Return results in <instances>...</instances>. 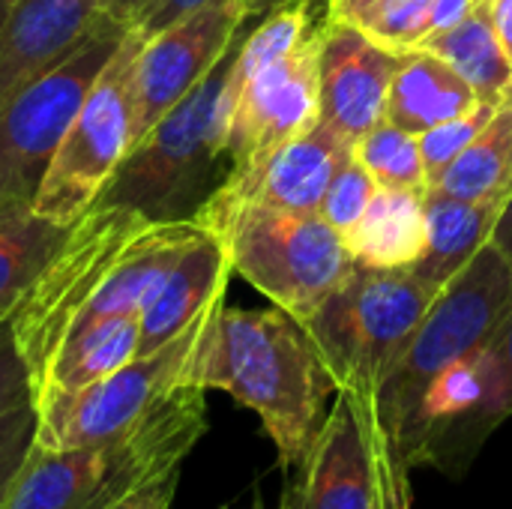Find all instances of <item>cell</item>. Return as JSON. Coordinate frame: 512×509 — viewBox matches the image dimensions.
I'll return each instance as SVG.
<instances>
[{
    "label": "cell",
    "instance_id": "1",
    "mask_svg": "<svg viewBox=\"0 0 512 509\" xmlns=\"http://www.w3.org/2000/svg\"><path fill=\"white\" fill-rule=\"evenodd\" d=\"M195 381L255 411L279 468L300 471L327 417L336 384L306 336L282 309L222 306L195 354Z\"/></svg>",
    "mask_w": 512,
    "mask_h": 509
},
{
    "label": "cell",
    "instance_id": "2",
    "mask_svg": "<svg viewBox=\"0 0 512 509\" xmlns=\"http://www.w3.org/2000/svg\"><path fill=\"white\" fill-rule=\"evenodd\" d=\"M246 27L210 75L147 129L93 204L126 207L150 222H195L225 183L231 126V66Z\"/></svg>",
    "mask_w": 512,
    "mask_h": 509
},
{
    "label": "cell",
    "instance_id": "3",
    "mask_svg": "<svg viewBox=\"0 0 512 509\" xmlns=\"http://www.w3.org/2000/svg\"><path fill=\"white\" fill-rule=\"evenodd\" d=\"M207 390L180 384L123 441L99 447H30L3 509H114L138 486L180 471L207 432Z\"/></svg>",
    "mask_w": 512,
    "mask_h": 509
},
{
    "label": "cell",
    "instance_id": "4",
    "mask_svg": "<svg viewBox=\"0 0 512 509\" xmlns=\"http://www.w3.org/2000/svg\"><path fill=\"white\" fill-rule=\"evenodd\" d=\"M512 303V261L492 243L435 297L405 354L396 360L378 393L372 414L393 450L408 459L429 387L459 360L489 342Z\"/></svg>",
    "mask_w": 512,
    "mask_h": 509
},
{
    "label": "cell",
    "instance_id": "5",
    "mask_svg": "<svg viewBox=\"0 0 512 509\" xmlns=\"http://www.w3.org/2000/svg\"><path fill=\"white\" fill-rule=\"evenodd\" d=\"M438 294L417 270L354 264L318 312L303 321L336 393L372 402Z\"/></svg>",
    "mask_w": 512,
    "mask_h": 509
},
{
    "label": "cell",
    "instance_id": "6",
    "mask_svg": "<svg viewBox=\"0 0 512 509\" xmlns=\"http://www.w3.org/2000/svg\"><path fill=\"white\" fill-rule=\"evenodd\" d=\"M195 222L225 243L237 276L300 324L318 312L354 267L342 234L318 213L243 201L204 207Z\"/></svg>",
    "mask_w": 512,
    "mask_h": 509
},
{
    "label": "cell",
    "instance_id": "7",
    "mask_svg": "<svg viewBox=\"0 0 512 509\" xmlns=\"http://www.w3.org/2000/svg\"><path fill=\"white\" fill-rule=\"evenodd\" d=\"M144 222L150 219L126 207L90 204V210L69 225L63 246L42 270V276L9 312L33 390L39 387L60 345L90 315L102 291L111 285L132 237Z\"/></svg>",
    "mask_w": 512,
    "mask_h": 509
},
{
    "label": "cell",
    "instance_id": "8",
    "mask_svg": "<svg viewBox=\"0 0 512 509\" xmlns=\"http://www.w3.org/2000/svg\"><path fill=\"white\" fill-rule=\"evenodd\" d=\"M225 297L213 300L180 336L153 354H141L123 369L81 390L45 393L33 399L36 441L45 450L99 447L138 432L150 414L186 381H195V354ZM198 384V381H195Z\"/></svg>",
    "mask_w": 512,
    "mask_h": 509
},
{
    "label": "cell",
    "instance_id": "9",
    "mask_svg": "<svg viewBox=\"0 0 512 509\" xmlns=\"http://www.w3.org/2000/svg\"><path fill=\"white\" fill-rule=\"evenodd\" d=\"M141 36L126 30L120 48L84 96L33 198V210L72 225L102 195L135 141V60Z\"/></svg>",
    "mask_w": 512,
    "mask_h": 509
},
{
    "label": "cell",
    "instance_id": "10",
    "mask_svg": "<svg viewBox=\"0 0 512 509\" xmlns=\"http://www.w3.org/2000/svg\"><path fill=\"white\" fill-rule=\"evenodd\" d=\"M512 417V303L483 348L450 366L426 393L411 471L468 474L486 441Z\"/></svg>",
    "mask_w": 512,
    "mask_h": 509
},
{
    "label": "cell",
    "instance_id": "11",
    "mask_svg": "<svg viewBox=\"0 0 512 509\" xmlns=\"http://www.w3.org/2000/svg\"><path fill=\"white\" fill-rule=\"evenodd\" d=\"M123 36L126 27L105 18L75 54L0 108V204L36 198L57 144Z\"/></svg>",
    "mask_w": 512,
    "mask_h": 509
},
{
    "label": "cell",
    "instance_id": "12",
    "mask_svg": "<svg viewBox=\"0 0 512 509\" xmlns=\"http://www.w3.org/2000/svg\"><path fill=\"white\" fill-rule=\"evenodd\" d=\"M321 24L324 15L297 48L261 66L246 81L228 78V90H231L228 177H240L252 171L273 150L318 126Z\"/></svg>",
    "mask_w": 512,
    "mask_h": 509
},
{
    "label": "cell",
    "instance_id": "13",
    "mask_svg": "<svg viewBox=\"0 0 512 509\" xmlns=\"http://www.w3.org/2000/svg\"><path fill=\"white\" fill-rule=\"evenodd\" d=\"M249 18L255 15L246 0H210L141 42L135 60V141L210 75Z\"/></svg>",
    "mask_w": 512,
    "mask_h": 509
},
{
    "label": "cell",
    "instance_id": "14",
    "mask_svg": "<svg viewBox=\"0 0 512 509\" xmlns=\"http://www.w3.org/2000/svg\"><path fill=\"white\" fill-rule=\"evenodd\" d=\"M402 57L405 54L369 39L357 24L324 18L318 57V123L348 144H357L366 132L384 123L390 84Z\"/></svg>",
    "mask_w": 512,
    "mask_h": 509
},
{
    "label": "cell",
    "instance_id": "15",
    "mask_svg": "<svg viewBox=\"0 0 512 509\" xmlns=\"http://www.w3.org/2000/svg\"><path fill=\"white\" fill-rule=\"evenodd\" d=\"M297 486L303 509H378V423L369 399L336 393Z\"/></svg>",
    "mask_w": 512,
    "mask_h": 509
},
{
    "label": "cell",
    "instance_id": "16",
    "mask_svg": "<svg viewBox=\"0 0 512 509\" xmlns=\"http://www.w3.org/2000/svg\"><path fill=\"white\" fill-rule=\"evenodd\" d=\"M351 153L354 144L342 141L336 132L318 123L306 135L273 150L252 171L240 177H228L204 207L249 201L288 213H318L330 189V180L336 177V171Z\"/></svg>",
    "mask_w": 512,
    "mask_h": 509
},
{
    "label": "cell",
    "instance_id": "17",
    "mask_svg": "<svg viewBox=\"0 0 512 509\" xmlns=\"http://www.w3.org/2000/svg\"><path fill=\"white\" fill-rule=\"evenodd\" d=\"M105 18L102 0H15L0 27V108L75 54Z\"/></svg>",
    "mask_w": 512,
    "mask_h": 509
},
{
    "label": "cell",
    "instance_id": "18",
    "mask_svg": "<svg viewBox=\"0 0 512 509\" xmlns=\"http://www.w3.org/2000/svg\"><path fill=\"white\" fill-rule=\"evenodd\" d=\"M234 267L225 243L204 231L192 249L177 261V267L165 276L156 297L141 312V342L138 357L153 354L180 336L213 300L225 297L228 279Z\"/></svg>",
    "mask_w": 512,
    "mask_h": 509
},
{
    "label": "cell",
    "instance_id": "19",
    "mask_svg": "<svg viewBox=\"0 0 512 509\" xmlns=\"http://www.w3.org/2000/svg\"><path fill=\"white\" fill-rule=\"evenodd\" d=\"M477 105V93L450 63L426 48H414L402 57L390 84L384 120L411 135H423L441 123L465 117Z\"/></svg>",
    "mask_w": 512,
    "mask_h": 509
},
{
    "label": "cell",
    "instance_id": "20",
    "mask_svg": "<svg viewBox=\"0 0 512 509\" xmlns=\"http://www.w3.org/2000/svg\"><path fill=\"white\" fill-rule=\"evenodd\" d=\"M354 264L411 270L426 252V192L378 189L360 222L342 234Z\"/></svg>",
    "mask_w": 512,
    "mask_h": 509
},
{
    "label": "cell",
    "instance_id": "21",
    "mask_svg": "<svg viewBox=\"0 0 512 509\" xmlns=\"http://www.w3.org/2000/svg\"><path fill=\"white\" fill-rule=\"evenodd\" d=\"M501 210V204L426 192V252L411 270L444 291L489 243Z\"/></svg>",
    "mask_w": 512,
    "mask_h": 509
},
{
    "label": "cell",
    "instance_id": "22",
    "mask_svg": "<svg viewBox=\"0 0 512 509\" xmlns=\"http://www.w3.org/2000/svg\"><path fill=\"white\" fill-rule=\"evenodd\" d=\"M420 48L450 63L486 105H501L512 96V60L495 27L489 3H477L456 27L429 36Z\"/></svg>",
    "mask_w": 512,
    "mask_h": 509
},
{
    "label": "cell",
    "instance_id": "23",
    "mask_svg": "<svg viewBox=\"0 0 512 509\" xmlns=\"http://www.w3.org/2000/svg\"><path fill=\"white\" fill-rule=\"evenodd\" d=\"M138 342H141V318H108L93 327H84L72 333L54 360L48 363L39 387L33 390V399L45 393H66V390H81L93 381L108 378L111 372L123 369L138 357Z\"/></svg>",
    "mask_w": 512,
    "mask_h": 509
},
{
    "label": "cell",
    "instance_id": "24",
    "mask_svg": "<svg viewBox=\"0 0 512 509\" xmlns=\"http://www.w3.org/2000/svg\"><path fill=\"white\" fill-rule=\"evenodd\" d=\"M69 234L66 222H54L33 210V201L0 204V312L33 288Z\"/></svg>",
    "mask_w": 512,
    "mask_h": 509
},
{
    "label": "cell",
    "instance_id": "25",
    "mask_svg": "<svg viewBox=\"0 0 512 509\" xmlns=\"http://www.w3.org/2000/svg\"><path fill=\"white\" fill-rule=\"evenodd\" d=\"M462 201L507 204L512 195V96L465 147V153L429 189Z\"/></svg>",
    "mask_w": 512,
    "mask_h": 509
},
{
    "label": "cell",
    "instance_id": "26",
    "mask_svg": "<svg viewBox=\"0 0 512 509\" xmlns=\"http://www.w3.org/2000/svg\"><path fill=\"white\" fill-rule=\"evenodd\" d=\"M354 156L375 177L378 189H417V192L429 189L417 135L387 120L354 144Z\"/></svg>",
    "mask_w": 512,
    "mask_h": 509
},
{
    "label": "cell",
    "instance_id": "27",
    "mask_svg": "<svg viewBox=\"0 0 512 509\" xmlns=\"http://www.w3.org/2000/svg\"><path fill=\"white\" fill-rule=\"evenodd\" d=\"M432 0H378L363 9L351 24H357L378 45L408 54L420 48L429 36Z\"/></svg>",
    "mask_w": 512,
    "mask_h": 509
},
{
    "label": "cell",
    "instance_id": "28",
    "mask_svg": "<svg viewBox=\"0 0 512 509\" xmlns=\"http://www.w3.org/2000/svg\"><path fill=\"white\" fill-rule=\"evenodd\" d=\"M498 105H486L480 102L474 111H468L465 117H456L450 123H441L423 135H417V144H420V153H423V165H426V186L432 189L444 171L465 153V147L480 135V129L495 117ZM426 189V192H429Z\"/></svg>",
    "mask_w": 512,
    "mask_h": 509
},
{
    "label": "cell",
    "instance_id": "29",
    "mask_svg": "<svg viewBox=\"0 0 512 509\" xmlns=\"http://www.w3.org/2000/svg\"><path fill=\"white\" fill-rule=\"evenodd\" d=\"M375 192H378L375 177H372V174L360 165V159L351 153V156L342 162V168L336 171V177L330 180V189H327V195H324V201H321L318 216H321L330 228H336L339 234H348V231L360 222V216L366 213V207L372 204Z\"/></svg>",
    "mask_w": 512,
    "mask_h": 509
},
{
    "label": "cell",
    "instance_id": "30",
    "mask_svg": "<svg viewBox=\"0 0 512 509\" xmlns=\"http://www.w3.org/2000/svg\"><path fill=\"white\" fill-rule=\"evenodd\" d=\"M36 441V408L33 402L12 408L0 417V509L6 504V495Z\"/></svg>",
    "mask_w": 512,
    "mask_h": 509
},
{
    "label": "cell",
    "instance_id": "31",
    "mask_svg": "<svg viewBox=\"0 0 512 509\" xmlns=\"http://www.w3.org/2000/svg\"><path fill=\"white\" fill-rule=\"evenodd\" d=\"M27 402H33V381H30V369L18 351L12 321L6 315L0 321V417Z\"/></svg>",
    "mask_w": 512,
    "mask_h": 509
},
{
    "label": "cell",
    "instance_id": "32",
    "mask_svg": "<svg viewBox=\"0 0 512 509\" xmlns=\"http://www.w3.org/2000/svg\"><path fill=\"white\" fill-rule=\"evenodd\" d=\"M378 509H414L411 468L378 429Z\"/></svg>",
    "mask_w": 512,
    "mask_h": 509
},
{
    "label": "cell",
    "instance_id": "33",
    "mask_svg": "<svg viewBox=\"0 0 512 509\" xmlns=\"http://www.w3.org/2000/svg\"><path fill=\"white\" fill-rule=\"evenodd\" d=\"M207 3L210 0H141L129 18V30H135L141 39H150Z\"/></svg>",
    "mask_w": 512,
    "mask_h": 509
},
{
    "label": "cell",
    "instance_id": "34",
    "mask_svg": "<svg viewBox=\"0 0 512 509\" xmlns=\"http://www.w3.org/2000/svg\"><path fill=\"white\" fill-rule=\"evenodd\" d=\"M177 480H180V471L162 474V477L138 486L135 492H129L114 509H168L174 501V492H177Z\"/></svg>",
    "mask_w": 512,
    "mask_h": 509
},
{
    "label": "cell",
    "instance_id": "35",
    "mask_svg": "<svg viewBox=\"0 0 512 509\" xmlns=\"http://www.w3.org/2000/svg\"><path fill=\"white\" fill-rule=\"evenodd\" d=\"M477 6V0H432V15H429V36L456 27L471 9ZM426 36V39H429Z\"/></svg>",
    "mask_w": 512,
    "mask_h": 509
},
{
    "label": "cell",
    "instance_id": "36",
    "mask_svg": "<svg viewBox=\"0 0 512 509\" xmlns=\"http://www.w3.org/2000/svg\"><path fill=\"white\" fill-rule=\"evenodd\" d=\"M489 243H492V246H498V249H501V252H504V255L512 261V195H510V201L504 204V210H501V216H498L495 228H492Z\"/></svg>",
    "mask_w": 512,
    "mask_h": 509
},
{
    "label": "cell",
    "instance_id": "37",
    "mask_svg": "<svg viewBox=\"0 0 512 509\" xmlns=\"http://www.w3.org/2000/svg\"><path fill=\"white\" fill-rule=\"evenodd\" d=\"M372 3H378V0H327L324 18H330V21H354Z\"/></svg>",
    "mask_w": 512,
    "mask_h": 509
},
{
    "label": "cell",
    "instance_id": "38",
    "mask_svg": "<svg viewBox=\"0 0 512 509\" xmlns=\"http://www.w3.org/2000/svg\"><path fill=\"white\" fill-rule=\"evenodd\" d=\"M492 15H495V27H498V36L504 42V51L512 60V0H495L492 3Z\"/></svg>",
    "mask_w": 512,
    "mask_h": 509
},
{
    "label": "cell",
    "instance_id": "39",
    "mask_svg": "<svg viewBox=\"0 0 512 509\" xmlns=\"http://www.w3.org/2000/svg\"><path fill=\"white\" fill-rule=\"evenodd\" d=\"M138 3H141V0H102V12L129 30V18H132V12L138 9Z\"/></svg>",
    "mask_w": 512,
    "mask_h": 509
},
{
    "label": "cell",
    "instance_id": "40",
    "mask_svg": "<svg viewBox=\"0 0 512 509\" xmlns=\"http://www.w3.org/2000/svg\"><path fill=\"white\" fill-rule=\"evenodd\" d=\"M285 3H291V0H246V6H249V12L255 18H264L267 12H273V9H279Z\"/></svg>",
    "mask_w": 512,
    "mask_h": 509
},
{
    "label": "cell",
    "instance_id": "41",
    "mask_svg": "<svg viewBox=\"0 0 512 509\" xmlns=\"http://www.w3.org/2000/svg\"><path fill=\"white\" fill-rule=\"evenodd\" d=\"M279 509H303V501H300V486H297V480L285 486V492H282V501H279Z\"/></svg>",
    "mask_w": 512,
    "mask_h": 509
},
{
    "label": "cell",
    "instance_id": "42",
    "mask_svg": "<svg viewBox=\"0 0 512 509\" xmlns=\"http://www.w3.org/2000/svg\"><path fill=\"white\" fill-rule=\"evenodd\" d=\"M12 3H15V0H0V27H3V21H6V15H9V9H12Z\"/></svg>",
    "mask_w": 512,
    "mask_h": 509
},
{
    "label": "cell",
    "instance_id": "43",
    "mask_svg": "<svg viewBox=\"0 0 512 509\" xmlns=\"http://www.w3.org/2000/svg\"><path fill=\"white\" fill-rule=\"evenodd\" d=\"M477 3H489V6H492V3H495V0H477Z\"/></svg>",
    "mask_w": 512,
    "mask_h": 509
},
{
    "label": "cell",
    "instance_id": "44",
    "mask_svg": "<svg viewBox=\"0 0 512 509\" xmlns=\"http://www.w3.org/2000/svg\"><path fill=\"white\" fill-rule=\"evenodd\" d=\"M6 315H9V312H0V321H3V318H6Z\"/></svg>",
    "mask_w": 512,
    "mask_h": 509
}]
</instances>
